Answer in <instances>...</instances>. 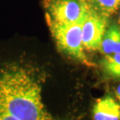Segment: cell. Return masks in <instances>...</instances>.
Returning <instances> with one entry per match:
<instances>
[{
  "label": "cell",
  "mask_w": 120,
  "mask_h": 120,
  "mask_svg": "<svg viewBox=\"0 0 120 120\" xmlns=\"http://www.w3.org/2000/svg\"><path fill=\"white\" fill-rule=\"evenodd\" d=\"M83 21L71 24L48 23V25L60 52L86 66H91L93 63L86 56L82 42Z\"/></svg>",
  "instance_id": "obj_1"
},
{
  "label": "cell",
  "mask_w": 120,
  "mask_h": 120,
  "mask_svg": "<svg viewBox=\"0 0 120 120\" xmlns=\"http://www.w3.org/2000/svg\"><path fill=\"white\" fill-rule=\"evenodd\" d=\"M47 23L71 24L83 20L87 10L85 0H44Z\"/></svg>",
  "instance_id": "obj_2"
},
{
  "label": "cell",
  "mask_w": 120,
  "mask_h": 120,
  "mask_svg": "<svg viewBox=\"0 0 120 120\" xmlns=\"http://www.w3.org/2000/svg\"><path fill=\"white\" fill-rule=\"evenodd\" d=\"M86 4L87 10L82 23L83 45L88 51H99L103 37L109 27V17L95 10L87 1Z\"/></svg>",
  "instance_id": "obj_3"
},
{
  "label": "cell",
  "mask_w": 120,
  "mask_h": 120,
  "mask_svg": "<svg viewBox=\"0 0 120 120\" xmlns=\"http://www.w3.org/2000/svg\"><path fill=\"white\" fill-rule=\"evenodd\" d=\"M93 118L94 120H120V104L110 95L98 98L94 105Z\"/></svg>",
  "instance_id": "obj_4"
},
{
  "label": "cell",
  "mask_w": 120,
  "mask_h": 120,
  "mask_svg": "<svg viewBox=\"0 0 120 120\" xmlns=\"http://www.w3.org/2000/svg\"><path fill=\"white\" fill-rule=\"evenodd\" d=\"M103 55L120 53V27L112 24L108 27L99 50Z\"/></svg>",
  "instance_id": "obj_5"
},
{
  "label": "cell",
  "mask_w": 120,
  "mask_h": 120,
  "mask_svg": "<svg viewBox=\"0 0 120 120\" xmlns=\"http://www.w3.org/2000/svg\"><path fill=\"white\" fill-rule=\"evenodd\" d=\"M101 67L108 78L120 80V53L105 56L101 61Z\"/></svg>",
  "instance_id": "obj_6"
},
{
  "label": "cell",
  "mask_w": 120,
  "mask_h": 120,
  "mask_svg": "<svg viewBox=\"0 0 120 120\" xmlns=\"http://www.w3.org/2000/svg\"><path fill=\"white\" fill-rule=\"evenodd\" d=\"M95 10L110 17L120 9V0H86Z\"/></svg>",
  "instance_id": "obj_7"
},
{
  "label": "cell",
  "mask_w": 120,
  "mask_h": 120,
  "mask_svg": "<svg viewBox=\"0 0 120 120\" xmlns=\"http://www.w3.org/2000/svg\"><path fill=\"white\" fill-rule=\"evenodd\" d=\"M0 120H21L14 115L10 114L6 110L0 109Z\"/></svg>",
  "instance_id": "obj_8"
},
{
  "label": "cell",
  "mask_w": 120,
  "mask_h": 120,
  "mask_svg": "<svg viewBox=\"0 0 120 120\" xmlns=\"http://www.w3.org/2000/svg\"><path fill=\"white\" fill-rule=\"evenodd\" d=\"M116 96L117 98V99H118L119 104H120V84H119L117 86L116 89Z\"/></svg>",
  "instance_id": "obj_9"
},
{
  "label": "cell",
  "mask_w": 120,
  "mask_h": 120,
  "mask_svg": "<svg viewBox=\"0 0 120 120\" xmlns=\"http://www.w3.org/2000/svg\"><path fill=\"white\" fill-rule=\"evenodd\" d=\"M118 23H119V27H120V13H119V18H118Z\"/></svg>",
  "instance_id": "obj_10"
}]
</instances>
